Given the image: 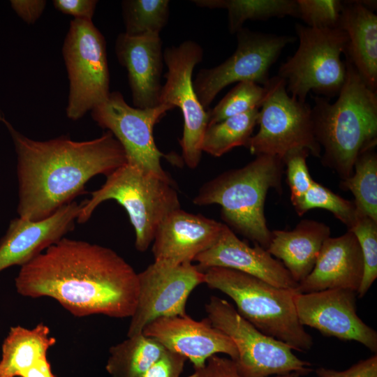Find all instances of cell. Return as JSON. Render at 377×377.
Segmentation results:
<instances>
[{
	"label": "cell",
	"mask_w": 377,
	"mask_h": 377,
	"mask_svg": "<svg viewBox=\"0 0 377 377\" xmlns=\"http://www.w3.org/2000/svg\"><path fill=\"white\" fill-rule=\"evenodd\" d=\"M138 273L114 250L64 237L20 267L15 279L24 297H48L76 317L131 318Z\"/></svg>",
	"instance_id": "6da1fadb"
},
{
	"label": "cell",
	"mask_w": 377,
	"mask_h": 377,
	"mask_svg": "<svg viewBox=\"0 0 377 377\" xmlns=\"http://www.w3.org/2000/svg\"><path fill=\"white\" fill-rule=\"evenodd\" d=\"M17 156L20 217L37 221L49 216L84 191L98 175L106 177L127 162L125 151L107 131L99 138L74 141L60 136L46 141L16 131L0 113Z\"/></svg>",
	"instance_id": "7a4b0ae2"
},
{
	"label": "cell",
	"mask_w": 377,
	"mask_h": 377,
	"mask_svg": "<svg viewBox=\"0 0 377 377\" xmlns=\"http://www.w3.org/2000/svg\"><path fill=\"white\" fill-rule=\"evenodd\" d=\"M346 77L337 101L317 96L311 108L313 132L323 154V165L345 179L352 175L357 158L377 144V93L353 66L345 61Z\"/></svg>",
	"instance_id": "3957f363"
},
{
	"label": "cell",
	"mask_w": 377,
	"mask_h": 377,
	"mask_svg": "<svg viewBox=\"0 0 377 377\" xmlns=\"http://www.w3.org/2000/svg\"><path fill=\"white\" fill-rule=\"evenodd\" d=\"M284 163L276 156L258 155L246 165L205 182L193 199L195 205L216 204L232 230L267 249L272 231L265 216L268 191H281Z\"/></svg>",
	"instance_id": "277c9868"
},
{
	"label": "cell",
	"mask_w": 377,
	"mask_h": 377,
	"mask_svg": "<svg viewBox=\"0 0 377 377\" xmlns=\"http://www.w3.org/2000/svg\"><path fill=\"white\" fill-rule=\"evenodd\" d=\"M202 271L205 283L230 297L237 312L258 330L293 350H311L313 338L300 323L295 306L296 290L279 288L229 268L212 267Z\"/></svg>",
	"instance_id": "5b68a950"
},
{
	"label": "cell",
	"mask_w": 377,
	"mask_h": 377,
	"mask_svg": "<svg viewBox=\"0 0 377 377\" xmlns=\"http://www.w3.org/2000/svg\"><path fill=\"white\" fill-rule=\"evenodd\" d=\"M174 182L126 163L106 177L104 184L82 201L77 219L87 222L103 202L114 200L126 211L135 234V246L146 251L165 218L180 208Z\"/></svg>",
	"instance_id": "8992f818"
},
{
	"label": "cell",
	"mask_w": 377,
	"mask_h": 377,
	"mask_svg": "<svg viewBox=\"0 0 377 377\" xmlns=\"http://www.w3.org/2000/svg\"><path fill=\"white\" fill-rule=\"evenodd\" d=\"M299 46L281 64L278 76L286 82L291 97L306 102L312 91L327 99L338 96L346 80L345 53L348 37L339 29H316L295 24ZM321 96V97H322Z\"/></svg>",
	"instance_id": "52a82bcc"
},
{
	"label": "cell",
	"mask_w": 377,
	"mask_h": 377,
	"mask_svg": "<svg viewBox=\"0 0 377 377\" xmlns=\"http://www.w3.org/2000/svg\"><path fill=\"white\" fill-rule=\"evenodd\" d=\"M205 308L212 325L235 343L238 355L234 362L242 376L269 377L290 373L302 376L313 371L311 362L297 357L288 345L258 330L226 300L211 296Z\"/></svg>",
	"instance_id": "ba28073f"
},
{
	"label": "cell",
	"mask_w": 377,
	"mask_h": 377,
	"mask_svg": "<svg viewBox=\"0 0 377 377\" xmlns=\"http://www.w3.org/2000/svg\"><path fill=\"white\" fill-rule=\"evenodd\" d=\"M266 84L268 93L259 110V130L246 147L252 154L276 156L282 161L300 149L320 158L322 149L314 135L311 106L291 97L285 81L278 75L270 77Z\"/></svg>",
	"instance_id": "9c48e42d"
},
{
	"label": "cell",
	"mask_w": 377,
	"mask_h": 377,
	"mask_svg": "<svg viewBox=\"0 0 377 377\" xmlns=\"http://www.w3.org/2000/svg\"><path fill=\"white\" fill-rule=\"evenodd\" d=\"M62 53L69 80L66 115L77 120L110 94L105 40L92 21L74 19Z\"/></svg>",
	"instance_id": "30bf717a"
},
{
	"label": "cell",
	"mask_w": 377,
	"mask_h": 377,
	"mask_svg": "<svg viewBox=\"0 0 377 377\" xmlns=\"http://www.w3.org/2000/svg\"><path fill=\"white\" fill-rule=\"evenodd\" d=\"M235 52L221 64L201 69L193 81L196 96L205 109L228 85L243 81L265 85L269 70L283 50L295 41L288 35H276L242 28L237 33Z\"/></svg>",
	"instance_id": "8fae6325"
},
{
	"label": "cell",
	"mask_w": 377,
	"mask_h": 377,
	"mask_svg": "<svg viewBox=\"0 0 377 377\" xmlns=\"http://www.w3.org/2000/svg\"><path fill=\"white\" fill-rule=\"evenodd\" d=\"M203 51L195 41L186 40L163 52L168 72L162 85L159 104L179 108L182 113L184 129L179 140L183 161L195 168L202 158V142L208 125L207 112L200 104L194 90L192 74L202 59Z\"/></svg>",
	"instance_id": "7c38bea8"
},
{
	"label": "cell",
	"mask_w": 377,
	"mask_h": 377,
	"mask_svg": "<svg viewBox=\"0 0 377 377\" xmlns=\"http://www.w3.org/2000/svg\"><path fill=\"white\" fill-rule=\"evenodd\" d=\"M175 108L160 104L140 109L130 106L119 91L110 92L108 98L91 112L97 124L111 132L123 147L128 163L136 165L168 181L172 179L161 165V158L168 157L157 147L153 135L156 124Z\"/></svg>",
	"instance_id": "4fadbf2b"
},
{
	"label": "cell",
	"mask_w": 377,
	"mask_h": 377,
	"mask_svg": "<svg viewBox=\"0 0 377 377\" xmlns=\"http://www.w3.org/2000/svg\"><path fill=\"white\" fill-rule=\"evenodd\" d=\"M139 292L127 337L141 334L154 320L186 315L191 293L205 283V273L192 263L170 265L154 262L138 274Z\"/></svg>",
	"instance_id": "5bb4252c"
},
{
	"label": "cell",
	"mask_w": 377,
	"mask_h": 377,
	"mask_svg": "<svg viewBox=\"0 0 377 377\" xmlns=\"http://www.w3.org/2000/svg\"><path fill=\"white\" fill-rule=\"evenodd\" d=\"M357 293L348 289H328L296 293L294 303L300 323L323 336L358 342L377 352V332L357 314Z\"/></svg>",
	"instance_id": "9a60e30c"
},
{
	"label": "cell",
	"mask_w": 377,
	"mask_h": 377,
	"mask_svg": "<svg viewBox=\"0 0 377 377\" xmlns=\"http://www.w3.org/2000/svg\"><path fill=\"white\" fill-rule=\"evenodd\" d=\"M142 333L167 350L184 356L193 368L203 366L210 357L219 353L233 361L238 355L233 341L207 318L198 321L187 314L161 317L149 323Z\"/></svg>",
	"instance_id": "2e32d148"
},
{
	"label": "cell",
	"mask_w": 377,
	"mask_h": 377,
	"mask_svg": "<svg viewBox=\"0 0 377 377\" xmlns=\"http://www.w3.org/2000/svg\"><path fill=\"white\" fill-rule=\"evenodd\" d=\"M82 205L73 200L40 220L13 219L0 241V272L25 265L64 238L73 230Z\"/></svg>",
	"instance_id": "e0dca14e"
},
{
	"label": "cell",
	"mask_w": 377,
	"mask_h": 377,
	"mask_svg": "<svg viewBox=\"0 0 377 377\" xmlns=\"http://www.w3.org/2000/svg\"><path fill=\"white\" fill-rule=\"evenodd\" d=\"M224 226L225 223L181 208L172 212L155 232L154 262L170 265L192 263L216 242Z\"/></svg>",
	"instance_id": "ac0fdd59"
},
{
	"label": "cell",
	"mask_w": 377,
	"mask_h": 377,
	"mask_svg": "<svg viewBox=\"0 0 377 377\" xmlns=\"http://www.w3.org/2000/svg\"><path fill=\"white\" fill-rule=\"evenodd\" d=\"M194 261L202 271L221 267L248 274L279 288L296 290L298 286L281 261L257 244L250 246L226 224L216 242Z\"/></svg>",
	"instance_id": "d6986e66"
},
{
	"label": "cell",
	"mask_w": 377,
	"mask_h": 377,
	"mask_svg": "<svg viewBox=\"0 0 377 377\" xmlns=\"http://www.w3.org/2000/svg\"><path fill=\"white\" fill-rule=\"evenodd\" d=\"M115 52L118 61L128 71L135 108L145 109L160 105L164 62L160 34L131 36L121 33L115 41Z\"/></svg>",
	"instance_id": "ffe728a7"
},
{
	"label": "cell",
	"mask_w": 377,
	"mask_h": 377,
	"mask_svg": "<svg viewBox=\"0 0 377 377\" xmlns=\"http://www.w3.org/2000/svg\"><path fill=\"white\" fill-rule=\"evenodd\" d=\"M363 272L360 244L355 235L347 230L324 241L312 271L298 283L296 291L307 293L341 288L357 293Z\"/></svg>",
	"instance_id": "44dd1931"
},
{
	"label": "cell",
	"mask_w": 377,
	"mask_h": 377,
	"mask_svg": "<svg viewBox=\"0 0 377 377\" xmlns=\"http://www.w3.org/2000/svg\"><path fill=\"white\" fill-rule=\"evenodd\" d=\"M338 28L348 37L346 60L377 91V15L361 1H344Z\"/></svg>",
	"instance_id": "7402d4cb"
},
{
	"label": "cell",
	"mask_w": 377,
	"mask_h": 377,
	"mask_svg": "<svg viewBox=\"0 0 377 377\" xmlns=\"http://www.w3.org/2000/svg\"><path fill=\"white\" fill-rule=\"evenodd\" d=\"M330 237V228L324 223L302 220L291 230L272 231L266 249L281 261L297 283L312 271L324 241Z\"/></svg>",
	"instance_id": "603a6c76"
},
{
	"label": "cell",
	"mask_w": 377,
	"mask_h": 377,
	"mask_svg": "<svg viewBox=\"0 0 377 377\" xmlns=\"http://www.w3.org/2000/svg\"><path fill=\"white\" fill-rule=\"evenodd\" d=\"M56 341L43 323L33 328L10 327L1 346L0 377H19L22 371L47 357L48 350Z\"/></svg>",
	"instance_id": "cb8c5ba5"
},
{
	"label": "cell",
	"mask_w": 377,
	"mask_h": 377,
	"mask_svg": "<svg viewBox=\"0 0 377 377\" xmlns=\"http://www.w3.org/2000/svg\"><path fill=\"white\" fill-rule=\"evenodd\" d=\"M165 350L158 341L142 333L127 337L110 347L105 369L111 377H139Z\"/></svg>",
	"instance_id": "d4e9b609"
},
{
	"label": "cell",
	"mask_w": 377,
	"mask_h": 377,
	"mask_svg": "<svg viewBox=\"0 0 377 377\" xmlns=\"http://www.w3.org/2000/svg\"><path fill=\"white\" fill-rule=\"evenodd\" d=\"M199 7L222 8L228 11V30L236 34L247 20H267L272 17H299L296 0H195Z\"/></svg>",
	"instance_id": "484cf974"
},
{
	"label": "cell",
	"mask_w": 377,
	"mask_h": 377,
	"mask_svg": "<svg viewBox=\"0 0 377 377\" xmlns=\"http://www.w3.org/2000/svg\"><path fill=\"white\" fill-rule=\"evenodd\" d=\"M258 117L259 109H254L207 126L202 142V152L219 157L235 147H246Z\"/></svg>",
	"instance_id": "4316f807"
},
{
	"label": "cell",
	"mask_w": 377,
	"mask_h": 377,
	"mask_svg": "<svg viewBox=\"0 0 377 377\" xmlns=\"http://www.w3.org/2000/svg\"><path fill=\"white\" fill-rule=\"evenodd\" d=\"M340 187L352 192L359 214L377 221V154L375 149L359 155L352 175L342 179Z\"/></svg>",
	"instance_id": "83f0119b"
},
{
	"label": "cell",
	"mask_w": 377,
	"mask_h": 377,
	"mask_svg": "<svg viewBox=\"0 0 377 377\" xmlns=\"http://www.w3.org/2000/svg\"><path fill=\"white\" fill-rule=\"evenodd\" d=\"M168 0H126L122 1L125 34L138 36L160 34L169 17Z\"/></svg>",
	"instance_id": "f1b7e54d"
},
{
	"label": "cell",
	"mask_w": 377,
	"mask_h": 377,
	"mask_svg": "<svg viewBox=\"0 0 377 377\" xmlns=\"http://www.w3.org/2000/svg\"><path fill=\"white\" fill-rule=\"evenodd\" d=\"M268 93L267 84L254 82H239L212 110L207 111L208 125L232 116L259 109Z\"/></svg>",
	"instance_id": "f546056e"
},
{
	"label": "cell",
	"mask_w": 377,
	"mask_h": 377,
	"mask_svg": "<svg viewBox=\"0 0 377 377\" xmlns=\"http://www.w3.org/2000/svg\"><path fill=\"white\" fill-rule=\"evenodd\" d=\"M293 207L299 216L314 208L327 209L346 225L348 230L352 227L357 216L353 201L344 199L315 181Z\"/></svg>",
	"instance_id": "4dcf8cb0"
},
{
	"label": "cell",
	"mask_w": 377,
	"mask_h": 377,
	"mask_svg": "<svg viewBox=\"0 0 377 377\" xmlns=\"http://www.w3.org/2000/svg\"><path fill=\"white\" fill-rule=\"evenodd\" d=\"M348 230L356 237L363 258V276L357 292V297H363L377 278V221L357 213L355 223Z\"/></svg>",
	"instance_id": "1f68e13d"
},
{
	"label": "cell",
	"mask_w": 377,
	"mask_h": 377,
	"mask_svg": "<svg viewBox=\"0 0 377 377\" xmlns=\"http://www.w3.org/2000/svg\"><path fill=\"white\" fill-rule=\"evenodd\" d=\"M299 17L306 27L338 28L343 1L340 0H296Z\"/></svg>",
	"instance_id": "d6a6232c"
},
{
	"label": "cell",
	"mask_w": 377,
	"mask_h": 377,
	"mask_svg": "<svg viewBox=\"0 0 377 377\" xmlns=\"http://www.w3.org/2000/svg\"><path fill=\"white\" fill-rule=\"evenodd\" d=\"M310 152L306 149H295L288 153L283 159L286 165L287 181L290 190V200L295 205L304 196L313 182L308 166L306 158Z\"/></svg>",
	"instance_id": "836d02e7"
},
{
	"label": "cell",
	"mask_w": 377,
	"mask_h": 377,
	"mask_svg": "<svg viewBox=\"0 0 377 377\" xmlns=\"http://www.w3.org/2000/svg\"><path fill=\"white\" fill-rule=\"evenodd\" d=\"M188 377L243 376L238 373L232 360L215 355L210 357L203 366L193 368V372ZM273 377H302V376L297 373H290Z\"/></svg>",
	"instance_id": "e575fe53"
},
{
	"label": "cell",
	"mask_w": 377,
	"mask_h": 377,
	"mask_svg": "<svg viewBox=\"0 0 377 377\" xmlns=\"http://www.w3.org/2000/svg\"><path fill=\"white\" fill-rule=\"evenodd\" d=\"M186 360L184 356L166 349L139 377H180Z\"/></svg>",
	"instance_id": "d590c367"
},
{
	"label": "cell",
	"mask_w": 377,
	"mask_h": 377,
	"mask_svg": "<svg viewBox=\"0 0 377 377\" xmlns=\"http://www.w3.org/2000/svg\"><path fill=\"white\" fill-rule=\"evenodd\" d=\"M315 373L317 377H377V355L361 360L345 370L318 367Z\"/></svg>",
	"instance_id": "8d00e7d4"
},
{
	"label": "cell",
	"mask_w": 377,
	"mask_h": 377,
	"mask_svg": "<svg viewBox=\"0 0 377 377\" xmlns=\"http://www.w3.org/2000/svg\"><path fill=\"white\" fill-rule=\"evenodd\" d=\"M54 8L75 19L92 21L98 1L96 0H54Z\"/></svg>",
	"instance_id": "74e56055"
},
{
	"label": "cell",
	"mask_w": 377,
	"mask_h": 377,
	"mask_svg": "<svg viewBox=\"0 0 377 377\" xmlns=\"http://www.w3.org/2000/svg\"><path fill=\"white\" fill-rule=\"evenodd\" d=\"M11 6L17 14L27 24H34L42 15L45 6V0H15Z\"/></svg>",
	"instance_id": "f35d334b"
},
{
	"label": "cell",
	"mask_w": 377,
	"mask_h": 377,
	"mask_svg": "<svg viewBox=\"0 0 377 377\" xmlns=\"http://www.w3.org/2000/svg\"><path fill=\"white\" fill-rule=\"evenodd\" d=\"M19 377H55L47 357L40 360L34 365L22 371Z\"/></svg>",
	"instance_id": "ab89813d"
}]
</instances>
